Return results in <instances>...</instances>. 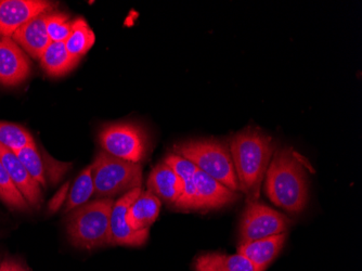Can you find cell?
I'll return each instance as SVG.
<instances>
[{"instance_id":"4","label":"cell","mask_w":362,"mask_h":271,"mask_svg":"<svg viewBox=\"0 0 362 271\" xmlns=\"http://www.w3.org/2000/svg\"><path fill=\"white\" fill-rule=\"evenodd\" d=\"M175 154L187 158L230 190L241 191L233 158L226 144L214 140H192L175 146Z\"/></svg>"},{"instance_id":"25","label":"cell","mask_w":362,"mask_h":271,"mask_svg":"<svg viewBox=\"0 0 362 271\" xmlns=\"http://www.w3.org/2000/svg\"><path fill=\"white\" fill-rule=\"evenodd\" d=\"M72 22L68 14L62 12L49 13L47 16V33L52 42H64L70 36Z\"/></svg>"},{"instance_id":"23","label":"cell","mask_w":362,"mask_h":271,"mask_svg":"<svg viewBox=\"0 0 362 271\" xmlns=\"http://www.w3.org/2000/svg\"><path fill=\"white\" fill-rule=\"evenodd\" d=\"M14 154L21 161L32 178L37 181L38 185L46 187L47 177L46 173H45L44 163H42V158L36 144L25 146Z\"/></svg>"},{"instance_id":"13","label":"cell","mask_w":362,"mask_h":271,"mask_svg":"<svg viewBox=\"0 0 362 271\" xmlns=\"http://www.w3.org/2000/svg\"><path fill=\"white\" fill-rule=\"evenodd\" d=\"M48 14H42L30 20L12 35V40L33 58H42L47 47L52 42L47 33Z\"/></svg>"},{"instance_id":"12","label":"cell","mask_w":362,"mask_h":271,"mask_svg":"<svg viewBox=\"0 0 362 271\" xmlns=\"http://www.w3.org/2000/svg\"><path fill=\"white\" fill-rule=\"evenodd\" d=\"M0 163L5 167L10 178L16 188L19 189L28 205L38 207L42 203V190L37 181L34 180L28 174L21 161L10 149L0 144Z\"/></svg>"},{"instance_id":"8","label":"cell","mask_w":362,"mask_h":271,"mask_svg":"<svg viewBox=\"0 0 362 271\" xmlns=\"http://www.w3.org/2000/svg\"><path fill=\"white\" fill-rule=\"evenodd\" d=\"M54 7L44 0H0V36L12 38L30 20L52 12Z\"/></svg>"},{"instance_id":"24","label":"cell","mask_w":362,"mask_h":271,"mask_svg":"<svg viewBox=\"0 0 362 271\" xmlns=\"http://www.w3.org/2000/svg\"><path fill=\"white\" fill-rule=\"evenodd\" d=\"M0 200L11 209L18 211H28V205L23 195L16 188L5 167L0 163Z\"/></svg>"},{"instance_id":"22","label":"cell","mask_w":362,"mask_h":271,"mask_svg":"<svg viewBox=\"0 0 362 271\" xmlns=\"http://www.w3.org/2000/svg\"><path fill=\"white\" fill-rule=\"evenodd\" d=\"M35 144L28 130L16 124L0 122V144L18 152L21 149Z\"/></svg>"},{"instance_id":"17","label":"cell","mask_w":362,"mask_h":271,"mask_svg":"<svg viewBox=\"0 0 362 271\" xmlns=\"http://www.w3.org/2000/svg\"><path fill=\"white\" fill-rule=\"evenodd\" d=\"M164 163L168 164L184 183V193L175 204L179 209H194L195 195H197L194 175L197 173V167L190 161L176 154H170Z\"/></svg>"},{"instance_id":"6","label":"cell","mask_w":362,"mask_h":271,"mask_svg":"<svg viewBox=\"0 0 362 271\" xmlns=\"http://www.w3.org/2000/svg\"><path fill=\"white\" fill-rule=\"evenodd\" d=\"M99 140L105 152L126 162L139 164L146 154V132L135 124L107 126L100 132Z\"/></svg>"},{"instance_id":"1","label":"cell","mask_w":362,"mask_h":271,"mask_svg":"<svg viewBox=\"0 0 362 271\" xmlns=\"http://www.w3.org/2000/svg\"><path fill=\"white\" fill-rule=\"evenodd\" d=\"M229 151L240 189L249 202L256 201L274 156V142L259 130L247 128L230 139Z\"/></svg>"},{"instance_id":"10","label":"cell","mask_w":362,"mask_h":271,"mask_svg":"<svg viewBox=\"0 0 362 271\" xmlns=\"http://www.w3.org/2000/svg\"><path fill=\"white\" fill-rule=\"evenodd\" d=\"M30 74V61L11 38L0 36V83L16 86Z\"/></svg>"},{"instance_id":"9","label":"cell","mask_w":362,"mask_h":271,"mask_svg":"<svg viewBox=\"0 0 362 271\" xmlns=\"http://www.w3.org/2000/svg\"><path fill=\"white\" fill-rule=\"evenodd\" d=\"M141 188L133 189L114 202L110 223V244L113 246H141L149 236V229L135 231L128 226L126 215L130 205L139 197Z\"/></svg>"},{"instance_id":"14","label":"cell","mask_w":362,"mask_h":271,"mask_svg":"<svg viewBox=\"0 0 362 271\" xmlns=\"http://www.w3.org/2000/svg\"><path fill=\"white\" fill-rule=\"evenodd\" d=\"M286 233L269 236L240 244L238 254L247 258L259 271H265L281 252L286 242Z\"/></svg>"},{"instance_id":"18","label":"cell","mask_w":362,"mask_h":271,"mask_svg":"<svg viewBox=\"0 0 362 271\" xmlns=\"http://www.w3.org/2000/svg\"><path fill=\"white\" fill-rule=\"evenodd\" d=\"M194 271H259L247 258L240 254L226 255L206 253L197 256L193 263Z\"/></svg>"},{"instance_id":"26","label":"cell","mask_w":362,"mask_h":271,"mask_svg":"<svg viewBox=\"0 0 362 271\" xmlns=\"http://www.w3.org/2000/svg\"><path fill=\"white\" fill-rule=\"evenodd\" d=\"M0 271H26L19 263L12 260H5L0 264Z\"/></svg>"},{"instance_id":"5","label":"cell","mask_w":362,"mask_h":271,"mask_svg":"<svg viewBox=\"0 0 362 271\" xmlns=\"http://www.w3.org/2000/svg\"><path fill=\"white\" fill-rule=\"evenodd\" d=\"M93 169V195L99 199H113L121 193L141 188L142 168L139 164L114 158L103 151L98 154Z\"/></svg>"},{"instance_id":"15","label":"cell","mask_w":362,"mask_h":271,"mask_svg":"<svg viewBox=\"0 0 362 271\" xmlns=\"http://www.w3.org/2000/svg\"><path fill=\"white\" fill-rule=\"evenodd\" d=\"M148 188L160 201L176 203L184 193V183L168 164L162 163L150 174Z\"/></svg>"},{"instance_id":"21","label":"cell","mask_w":362,"mask_h":271,"mask_svg":"<svg viewBox=\"0 0 362 271\" xmlns=\"http://www.w3.org/2000/svg\"><path fill=\"white\" fill-rule=\"evenodd\" d=\"M95 192L93 180V169L91 165L83 171L75 179L72 190L65 204V212L74 211L77 207L86 204Z\"/></svg>"},{"instance_id":"2","label":"cell","mask_w":362,"mask_h":271,"mask_svg":"<svg viewBox=\"0 0 362 271\" xmlns=\"http://www.w3.org/2000/svg\"><path fill=\"white\" fill-rule=\"evenodd\" d=\"M265 193L276 207L300 213L308 202V181L302 161L291 149L276 151L265 175Z\"/></svg>"},{"instance_id":"20","label":"cell","mask_w":362,"mask_h":271,"mask_svg":"<svg viewBox=\"0 0 362 271\" xmlns=\"http://www.w3.org/2000/svg\"><path fill=\"white\" fill-rule=\"evenodd\" d=\"M95 42V33L90 26L84 19L77 18L72 22V30L64 44L71 56L81 59L90 50Z\"/></svg>"},{"instance_id":"19","label":"cell","mask_w":362,"mask_h":271,"mask_svg":"<svg viewBox=\"0 0 362 271\" xmlns=\"http://www.w3.org/2000/svg\"><path fill=\"white\" fill-rule=\"evenodd\" d=\"M40 60L47 74L56 77L72 71L81 59L71 56L64 42H50Z\"/></svg>"},{"instance_id":"7","label":"cell","mask_w":362,"mask_h":271,"mask_svg":"<svg viewBox=\"0 0 362 271\" xmlns=\"http://www.w3.org/2000/svg\"><path fill=\"white\" fill-rule=\"evenodd\" d=\"M291 219L257 201L249 202L240 224L241 243L286 233Z\"/></svg>"},{"instance_id":"16","label":"cell","mask_w":362,"mask_h":271,"mask_svg":"<svg viewBox=\"0 0 362 271\" xmlns=\"http://www.w3.org/2000/svg\"><path fill=\"white\" fill-rule=\"evenodd\" d=\"M160 205L162 201L150 191L140 193L126 215L128 226L135 231L149 229L160 214Z\"/></svg>"},{"instance_id":"3","label":"cell","mask_w":362,"mask_h":271,"mask_svg":"<svg viewBox=\"0 0 362 271\" xmlns=\"http://www.w3.org/2000/svg\"><path fill=\"white\" fill-rule=\"evenodd\" d=\"M113 199H100L77 207L68 219L69 239L73 246L93 250L110 244Z\"/></svg>"},{"instance_id":"11","label":"cell","mask_w":362,"mask_h":271,"mask_svg":"<svg viewBox=\"0 0 362 271\" xmlns=\"http://www.w3.org/2000/svg\"><path fill=\"white\" fill-rule=\"evenodd\" d=\"M195 195L194 209H221L237 201L239 195L230 190L223 183L197 169L194 175Z\"/></svg>"}]
</instances>
